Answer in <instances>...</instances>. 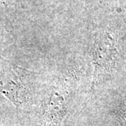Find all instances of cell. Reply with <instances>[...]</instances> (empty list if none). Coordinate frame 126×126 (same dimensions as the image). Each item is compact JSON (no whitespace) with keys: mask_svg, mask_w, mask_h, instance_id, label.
Segmentation results:
<instances>
[{"mask_svg":"<svg viewBox=\"0 0 126 126\" xmlns=\"http://www.w3.org/2000/svg\"><path fill=\"white\" fill-rule=\"evenodd\" d=\"M72 96L71 87L59 81L51 87L43 104L39 126H62L67 116Z\"/></svg>","mask_w":126,"mask_h":126,"instance_id":"cell-2","label":"cell"},{"mask_svg":"<svg viewBox=\"0 0 126 126\" xmlns=\"http://www.w3.org/2000/svg\"><path fill=\"white\" fill-rule=\"evenodd\" d=\"M25 72L0 55V93L17 108L27 107L32 99L31 92L23 81Z\"/></svg>","mask_w":126,"mask_h":126,"instance_id":"cell-1","label":"cell"},{"mask_svg":"<svg viewBox=\"0 0 126 126\" xmlns=\"http://www.w3.org/2000/svg\"><path fill=\"white\" fill-rule=\"evenodd\" d=\"M117 120L120 126H126V103L118 111Z\"/></svg>","mask_w":126,"mask_h":126,"instance_id":"cell-4","label":"cell"},{"mask_svg":"<svg viewBox=\"0 0 126 126\" xmlns=\"http://www.w3.org/2000/svg\"><path fill=\"white\" fill-rule=\"evenodd\" d=\"M113 49L111 45H94L93 55L94 67V83H97L104 75L109 72L112 64Z\"/></svg>","mask_w":126,"mask_h":126,"instance_id":"cell-3","label":"cell"}]
</instances>
